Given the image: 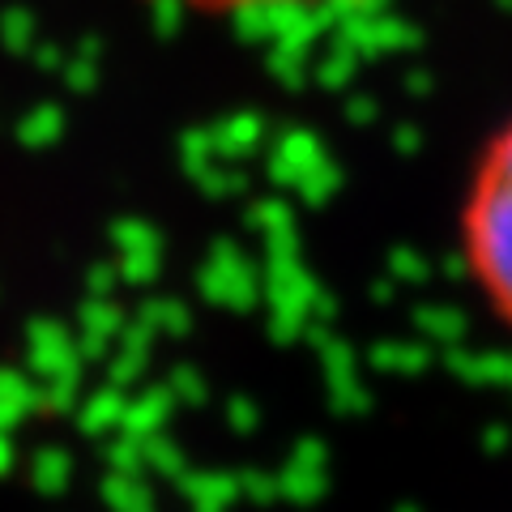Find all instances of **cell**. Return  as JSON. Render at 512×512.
<instances>
[{
	"mask_svg": "<svg viewBox=\"0 0 512 512\" xmlns=\"http://www.w3.org/2000/svg\"><path fill=\"white\" fill-rule=\"evenodd\" d=\"M175 5L201 9V13H256V9H303L325 5V0H175Z\"/></svg>",
	"mask_w": 512,
	"mask_h": 512,
	"instance_id": "obj_2",
	"label": "cell"
},
{
	"mask_svg": "<svg viewBox=\"0 0 512 512\" xmlns=\"http://www.w3.org/2000/svg\"><path fill=\"white\" fill-rule=\"evenodd\" d=\"M457 248L478 308L512 338V120L483 146L466 180Z\"/></svg>",
	"mask_w": 512,
	"mask_h": 512,
	"instance_id": "obj_1",
	"label": "cell"
}]
</instances>
